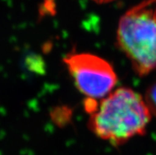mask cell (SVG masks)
Returning <instances> with one entry per match:
<instances>
[{
    "label": "cell",
    "mask_w": 156,
    "mask_h": 155,
    "mask_svg": "<svg viewBox=\"0 0 156 155\" xmlns=\"http://www.w3.org/2000/svg\"><path fill=\"white\" fill-rule=\"evenodd\" d=\"M151 117L144 98L133 89L121 87L100 100L90 115L88 128L99 139L118 146L145 135Z\"/></svg>",
    "instance_id": "cell-1"
},
{
    "label": "cell",
    "mask_w": 156,
    "mask_h": 155,
    "mask_svg": "<svg viewBox=\"0 0 156 155\" xmlns=\"http://www.w3.org/2000/svg\"><path fill=\"white\" fill-rule=\"evenodd\" d=\"M117 43L139 76L156 70V0H145L121 17Z\"/></svg>",
    "instance_id": "cell-2"
},
{
    "label": "cell",
    "mask_w": 156,
    "mask_h": 155,
    "mask_svg": "<svg viewBox=\"0 0 156 155\" xmlns=\"http://www.w3.org/2000/svg\"><path fill=\"white\" fill-rule=\"evenodd\" d=\"M63 61L76 88L87 98H104L117 83L113 66L98 55L75 51L68 53Z\"/></svg>",
    "instance_id": "cell-3"
},
{
    "label": "cell",
    "mask_w": 156,
    "mask_h": 155,
    "mask_svg": "<svg viewBox=\"0 0 156 155\" xmlns=\"http://www.w3.org/2000/svg\"><path fill=\"white\" fill-rule=\"evenodd\" d=\"M144 98L151 113L156 116V82L147 88Z\"/></svg>",
    "instance_id": "cell-4"
},
{
    "label": "cell",
    "mask_w": 156,
    "mask_h": 155,
    "mask_svg": "<svg viewBox=\"0 0 156 155\" xmlns=\"http://www.w3.org/2000/svg\"><path fill=\"white\" fill-rule=\"evenodd\" d=\"M95 2H98V3H107V2H110L115 1V0H93Z\"/></svg>",
    "instance_id": "cell-5"
}]
</instances>
